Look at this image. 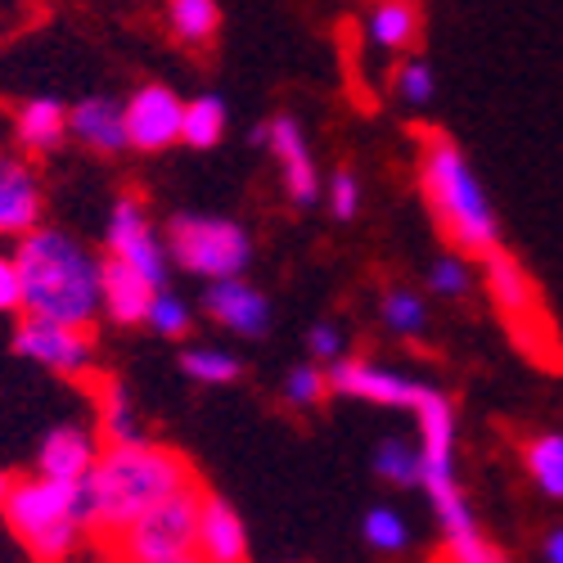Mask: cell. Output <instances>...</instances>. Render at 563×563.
<instances>
[{
    "label": "cell",
    "instance_id": "obj_12",
    "mask_svg": "<svg viewBox=\"0 0 563 563\" xmlns=\"http://www.w3.org/2000/svg\"><path fill=\"white\" fill-rule=\"evenodd\" d=\"M262 150L275 158L279 167V185H285V199L294 208H316L320 203V190H324V176L316 167V154L307 145V131L294 113H275L266 122V140Z\"/></svg>",
    "mask_w": 563,
    "mask_h": 563
},
{
    "label": "cell",
    "instance_id": "obj_34",
    "mask_svg": "<svg viewBox=\"0 0 563 563\" xmlns=\"http://www.w3.org/2000/svg\"><path fill=\"white\" fill-rule=\"evenodd\" d=\"M320 199H324V208H330L334 221H356L361 217V203H365L361 176L352 167H334V176H324Z\"/></svg>",
    "mask_w": 563,
    "mask_h": 563
},
{
    "label": "cell",
    "instance_id": "obj_21",
    "mask_svg": "<svg viewBox=\"0 0 563 563\" xmlns=\"http://www.w3.org/2000/svg\"><path fill=\"white\" fill-rule=\"evenodd\" d=\"M14 140L23 158H41V154H59L68 145V104L55 96H36L23 100L14 109Z\"/></svg>",
    "mask_w": 563,
    "mask_h": 563
},
{
    "label": "cell",
    "instance_id": "obj_17",
    "mask_svg": "<svg viewBox=\"0 0 563 563\" xmlns=\"http://www.w3.org/2000/svg\"><path fill=\"white\" fill-rule=\"evenodd\" d=\"M195 559L199 563H249V528L225 496H199V523H195Z\"/></svg>",
    "mask_w": 563,
    "mask_h": 563
},
{
    "label": "cell",
    "instance_id": "obj_28",
    "mask_svg": "<svg viewBox=\"0 0 563 563\" xmlns=\"http://www.w3.org/2000/svg\"><path fill=\"white\" fill-rule=\"evenodd\" d=\"M361 537L374 554H388V559L410 550V523H406V514L393 509V505H369L365 519H361Z\"/></svg>",
    "mask_w": 563,
    "mask_h": 563
},
{
    "label": "cell",
    "instance_id": "obj_37",
    "mask_svg": "<svg viewBox=\"0 0 563 563\" xmlns=\"http://www.w3.org/2000/svg\"><path fill=\"white\" fill-rule=\"evenodd\" d=\"M23 294H19V266L14 253H0V316H19Z\"/></svg>",
    "mask_w": 563,
    "mask_h": 563
},
{
    "label": "cell",
    "instance_id": "obj_5",
    "mask_svg": "<svg viewBox=\"0 0 563 563\" xmlns=\"http://www.w3.org/2000/svg\"><path fill=\"white\" fill-rule=\"evenodd\" d=\"M163 244L176 271L203 279H234L253 266V230L221 212H172L163 221Z\"/></svg>",
    "mask_w": 563,
    "mask_h": 563
},
{
    "label": "cell",
    "instance_id": "obj_9",
    "mask_svg": "<svg viewBox=\"0 0 563 563\" xmlns=\"http://www.w3.org/2000/svg\"><path fill=\"white\" fill-rule=\"evenodd\" d=\"M14 352L41 369L59 374V379H90L100 365V343L96 330H77V324H59V320H36V316H19L14 330Z\"/></svg>",
    "mask_w": 563,
    "mask_h": 563
},
{
    "label": "cell",
    "instance_id": "obj_39",
    "mask_svg": "<svg viewBox=\"0 0 563 563\" xmlns=\"http://www.w3.org/2000/svg\"><path fill=\"white\" fill-rule=\"evenodd\" d=\"M10 487H14V474H10V468H0V505H5Z\"/></svg>",
    "mask_w": 563,
    "mask_h": 563
},
{
    "label": "cell",
    "instance_id": "obj_25",
    "mask_svg": "<svg viewBox=\"0 0 563 563\" xmlns=\"http://www.w3.org/2000/svg\"><path fill=\"white\" fill-rule=\"evenodd\" d=\"M230 131V109L221 96H195V100H185V113H180V145H190L199 154L217 150L221 140Z\"/></svg>",
    "mask_w": 563,
    "mask_h": 563
},
{
    "label": "cell",
    "instance_id": "obj_30",
    "mask_svg": "<svg viewBox=\"0 0 563 563\" xmlns=\"http://www.w3.org/2000/svg\"><path fill=\"white\" fill-rule=\"evenodd\" d=\"M369 468L379 474V483H388V487H397V492L419 487V451H415V442H406V438H384L379 446H374Z\"/></svg>",
    "mask_w": 563,
    "mask_h": 563
},
{
    "label": "cell",
    "instance_id": "obj_18",
    "mask_svg": "<svg viewBox=\"0 0 563 563\" xmlns=\"http://www.w3.org/2000/svg\"><path fill=\"white\" fill-rule=\"evenodd\" d=\"M68 140L96 158L126 154V126H122V100L113 96H81L68 104Z\"/></svg>",
    "mask_w": 563,
    "mask_h": 563
},
{
    "label": "cell",
    "instance_id": "obj_29",
    "mask_svg": "<svg viewBox=\"0 0 563 563\" xmlns=\"http://www.w3.org/2000/svg\"><path fill=\"white\" fill-rule=\"evenodd\" d=\"M424 285H429V289H433L438 298H446V302H464L468 294H474V285H478L474 257H464V253H455V249L438 253V257L429 262V275H424Z\"/></svg>",
    "mask_w": 563,
    "mask_h": 563
},
{
    "label": "cell",
    "instance_id": "obj_16",
    "mask_svg": "<svg viewBox=\"0 0 563 563\" xmlns=\"http://www.w3.org/2000/svg\"><path fill=\"white\" fill-rule=\"evenodd\" d=\"M45 221V185L32 158L0 154V240H19Z\"/></svg>",
    "mask_w": 563,
    "mask_h": 563
},
{
    "label": "cell",
    "instance_id": "obj_22",
    "mask_svg": "<svg viewBox=\"0 0 563 563\" xmlns=\"http://www.w3.org/2000/svg\"><path fill=\"white\" fill-rule=\"evenodd\" d=\"M90 406H96V433L104 446L113 442H135L140 433V415L131 401V388L118 374H90Z\"/></svg>",
    "mask_w": 563,
    "mask_h": 563
},
{
    "label": "cell",
    "instance_id": "obj_7",
    "mask_svg": "<svg viewBox=\"0 0 563 563\" xmlns=\"http://www.w3.org/2000/svg\"><path fill=\"white\" fill-rule=\"evenodd\" d=\"M199 496L203 483L180 487L176 496L150 505L140 519H131L118 537L113 550L122 563H163V559H185L195 554V523H199Z\"/></svg>",
    "mask_w": 563,
    "mask_h": 563
},
{
    "label": "cell",
    "instance_id": "obj_31",
    "mask_svg": "<svg viewBox=\"0 0 563 563\" xmlns=\"http://www.w3.org/2000/svg\"><path fill=\"white\" fill-rule=\"evenodd\" d=\"M145 330H154L158 339L185 343V339H190V330H195V307L185 302V298H180L172 285H163V289L154 294L150 311H145Z\"/></svg>",
    "mask_w": 563,
    "mask_h": 563
},
{
    "label": "cell",
    "instance_id": "obj_38",
    "mask_svg": "<svg viewBox=\"0 0 563 563\" xmlns=\"http://www.w3.org/2000/svg\"><path fill=\"white\" fill-rule=\"evenodd\" d=\"M541 559L545 563H563V528H550L541 537Z\"/></svg>",
    "mask_w": 563,
    "mask_h": 563
},
{
    "label": "cell",
    "instance_id": "obj_27",
    "mask_svg": "<svg viewBox=\"0 0 563 563\" xmlns=\"http://www.w3.org/2000/svg\"><path fill=\"white\" fill-rule=\"evenodd\" d=\"M167 27L185 51H208L221 32L217 0H167Z\"/></svg>",
    "mask_w": 563,
    "mask_h": 563
},
{
    "label": "cell",
    "instance_id": "obj_15",
    "mask_svg": "<svg viewBox=\"0 0 563 563\" xmlns=\"http://www.w3.org/2000/svg\"><path fill=\"white\" fill-rule=\"evenodd\" d=\"M415 415V451H419V483L429 474H455V406L442 388L424 384L410 406Z\"/></svg>",
    "mask_w": 563,
    "mask_h": 563
},
{
    "label": "cell",
    "instance_id": "obj_33",
    "mask_svg": "<svg viewBox=\"0 0 563 563\" xmlns=\"http://www.w3.org/2000/svg\"><path fill=\"white\" fill-rule=\"evenodd\" d=\"M393 96L406 104V109H429L438 100V77L429 68V59L419 55H401L397 68H393Z\"/></svg>",
    "mask_w": 563,
    "mask_h": 563
},
{
    "label": "cell",
    "instance_id": "obj_14",
    "mask_svg": "<svg viewBox=\"0 0 563 563\" xmlns=\"http://www.w3.org/2000/svg\"><path fill=\"white\" fill-rule=\"evenodd\" d=\"M100 451H104V442H100L96 424L68 419V424H55L51 433L41 438L32 474L51 478V483H86L90 468L100 464Z\"/></svg>",
    "mask_w": 563,
    "mask_h": 563
},
{
    "label": "cell",
    "instance_id": "obj_36",
    "mask_svg": "<svg viewBox=\"0 0 563 563\" xmlns=\"http://www.w3.org/2000/svg\"><path fill=\"white\" fill-rule=\"evenodd\" d=\"M307 356L316 365H334V361L347 356V339H343V330H339L334 320H316L311 330H307Z\"/></svg>",
    "mask_w": 563,
    "mask_h": 563
},
{
    "label": "cell",
    "instance_id": "obj_19",
    "mask_svg": "<svg viewBox=\"0 0 563 563\" xmlns=\"http://www.w3.org/2000/svg\"><path fill=\"white\" fill-rule=\"evenodd\" d=\"M154 285L145 275H135L131 266L104 257L100 266V320H109L113 330H145V311L154 302Z\"/></svg>",
    "mask_w": 563,
    "mask_h": 563
},
{
    "label": "cell",
    "instance_id": "obj_2",
    "mask_svg": "<svg viewBox=\"0 0 563 563\" xmlns=\"http://www.w3.org/2000/svg\"><path fill=\"white\" fill-rule=\"evenodd\" d=\"M419 150H415V180L419 199H424L433 230L446 240V249L464 257H487L500 249V212L478 180L474 163L464 158L460 140L442 126H419Z\"/></svg>",
    "mask_w": 563,
    "mask_h": 563
},
{
    "label": "cell",
    "instance_id": "obj_3",
    "mask_svg": "<svg viewBox=\"0 0 563 563\" xmlns=\"http://www.w3.org/2000/svg\"><path fill=\"white\" fill-rule=\"evenodd\" d=\"M190 483H199V474L185 451L154 442V438L113 442L100 451V464L90 468V478L81 483L86 505H90V532L113 541L150 505L176 496Z\"/></svg>",
    "mask_w": 563,
    "mask_h": 563
},
{
    "label": "cell",
    "instance_id": "obj_10",
    "mask_svg": "<svg viewBox=\"0 0 563 563\" xmlns=\"http://www.w3.org/2000/svg\"><path fill=\"white\" fill-rule=\"evenodd\" d=\"M180 113L185 100L163 81H140L122 100V126H126V150L135 154H167L180 145Z\"/></svg>",
    "mask_w": 563,
    "mask_h": 563
},
{
    "label": "cell",
    "instance_id": "obj_20",
    "mask_svg": "<svg viewBox=\"0 0 563 563\" xmlns=\"http://www.w3.org/2000/svg\"><path fill=\"white\" fill-rule=\"evenodd\" d=\"M419 32H424V14H419L415 0H374L361 19L365 45L374 55H388V59L415 55Z\"/></svg>",
    "mask_w": 563,
    "mask_h": 563
},
{
    "label": "cell",
    "instance_id": "obj_11",
    "mask_svg": "<svg viewBox=\"0 0 563 563\" xmlns=\"http://www.w3.org/2000/svg\"><path fill=\"white\" fill-rule=\"evenodd\" d=\"M324 374H330V397L384 406V410H410L419 388H424V379L393 369L384 361H369V356H343L334 365H324Z\"/></svg>",
    "mask_w": 563,
    "mask_h": 563
},
{
    "label": "cell",
    "instance_id": "obj_32",
    "mask_svg": "<svg viewBox=\"0 0 563 563\" xmlns=\"http://www.w3.org/2000/svg\"><path fill=\"white\" fill-rule=\"evenodd\" d=\"M279 401L289 410H320L330 401V374H324V365H316V361L294 365L285 374V384H279Z\"/></svg>",
    "mask_w": 563,
    "mask_h": 563
},
{
    "label": "cell",
    "instance_id": "obj_6",
    "mask_svg": "<svg viewBox=\"0 0 563 563\" xmlns=\"http://www.w3.org/2000/svg\"><path fill=\"white\" fill-rule=\"evenodd\" d=\"M478 275H483V294L496 307V316L505 320L509 339L519 343L523 352H532L537 365H545V356H559L554 324L545 320V302H541V289H537L532 271L500 244L487 257H478Z\"/></svg>",
    "mask_w": 563,
    "mask_h": 563
},
{
    "label": "cell",
    "instance_id": "obj_8",
    "mask_svg": "<svg viewBox=\"0 0 563 563\" xmlns=\"http://www.w3.org/2000/svg\"><path fill=\"white\" fill-rule=\"evenodd\" d=\"M100 253L131 266L135 275H145L154 289L172 285V257H167V244H163V230L154 225V217H150V208L140 195H118L113 199Z\"/></svg>",
    "mask_w": 563,
    "mask_h": 563
},
{
    "label": "cell",
    "instance_id": "obj_24",
    "mask_svg": "<svg viewBox=\"0 0 563 563\" xmlns=\"http://www.w3.org/2000/svg\"><path fill=\"white\" fill-rule=\"evenodd\" d=\"M523 474L545 500L563 505V429H545L523 442Z\"/></svg>",
    "mask_w": 563,
    "mask_h": 563
},
{
    "label": "cell",
    "instance_id": "obj_1",
    "mask_svg": "<svg viewBox=\"0 0 563 563\" xmlns=\"http://www.w3.org/2000/svg\"><path fill=\"white\" fill-rule=\"evenodd\" d=\"M14 266H19V316L59 320L77 330L100 324V266L104 253L77 240L64 225H36L14 240Z\"/></svg>",
    "mask_w": 563,
    "mask_h": 563
},
{
    "label": "cell",
    "instance_id": "obj_26",
    "mask_svg": "<svg viewBox=\"0 0 563 563\" xmlns=\"http://www.w3.org/2000/svg\"><path fill=\"white\" fill-rule=\"evenodd\" d=\"M180 374L199 388H230L244 379V361L230 347H212V343H190L180 347Z\"/></svg>",
    "mask_w": 563,
    "mask_h": 563
},
{
    "label": "cell",
    "instance_id": "obj_40",
    "mask_svg": "<svg viewBox=\"0 0 563 563\" xmlns=\"http://www.w3.org/2000/svg\"><path fill=\"white\" fill-rule=\"evenodd\" d=\"M118 563H122V559H118ZM163 563H199V559H195V554H185V559H163Z\"/></svg>",
    "mask_w": 563,
    "mask_h": 563
},
{
    "label": "cell",
    "instance_id": "obj_35",
    "mask_svg": "<svg viewBox=\"0 0 563 563\" xmlns=\"http://www.w3.org/2000/svg\"><path fill=\"white\" fill-rule=\"evenodd\" d=\"M433 563H509V559H505V550H500L496 541H487V532L478 528V532H468V537L442 541V550H438Z\"/></svg>",
    "mask_w": 563,
    "mask_h": 563
},
{
    "label": "cell",
    "instance_id": "obj_23",
    "mask_svg": "<svg viewBox=\"0 0 563 563\" xmlns=\"http://www.w3.org/2000/svg\"><path fill=\"white\" fill-rule=\"evenodd\" d=\"M379 324L393 339H401V343H419L429 334V324H433L429 298L419 289H410V285H388L379 294Z\"/></svg>",
    "mask_w": 563,
    "mask_h": 563
},
{
    "label": "cell",
    "instance_id": "obj_13",
    "mask_svg": "<svg viewBox=\"0 0 563 563\" xmlns=\"http://www.w3.org/2000/svg\"><path fill=\"white\" fill-rule=\"evenodd\" d=\"M199 311L217 324V330L234 334V339H266L271 334V298L249 285L244 275H234V279H212V285L203 289L199 298Z\"/></svg>",
    "mask_w": 563,
    "mask_h": 563
},
{
    "label": "cell",
    "instance_id": "obj_4",
    "mask_svg": "<svg viewBox=\"0 0 563 563\" xmlns=\"http://www.w3.org/2000/svg\"><path fill=\"white\" fill-rule=\"evenodd\" d=\"M0 514L32 563H68L81 537H90V505L81 483H51L41 474L14 478Z\"/></svg>",
    "mask_w": 563,
    "mask_h": 563
}]
</instances>
